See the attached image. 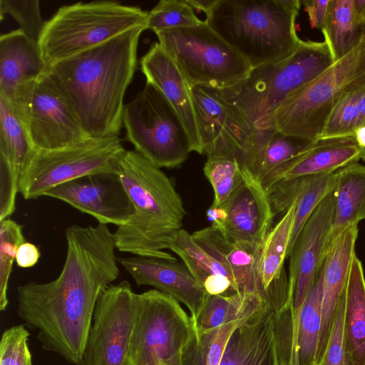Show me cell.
I'll list each match as a JSON object with an SVG mask.
<instances>
[{
    "label": "cell",
    "instance_id": "cell-39",
    "mask_svg": "<svg viewBox=\"0 0 365 365\" xmlns=\"http://www.w3.org/2000/svg\"><path fill=\"white\" fill-rule=\"evenodd\" d=\"M0 14L11 16L29 38L38 43L46 21L43 20L38 0H1Z\"/></svg>",
    "mask_w": 365,
    "mask_h": 365
},
{
    "label": "cell",
    "instance_id": "cell-13",
    "mask_svg": "<svg viewBox=\"0 0 365 365\" xmlns=\"http://www.w3.org/2000/svg\"><path fill=\"white\" fill-rule=\"evenodd\" d=\"M136 293L127 280L100 295L83 349L81 365H130V344Z\"/></svg>",
    "mask_w": 365,
    "mask_h": 365
},
{
    "label": "cell",
    "instance_id": "cell-33",
    "mask_svg": "<svg viewBox=\"0 0 365 365\" xmlns=\"http://www.w3.org/2000/svg\"><path fill=\"white\" fill-rule=\"evenodd\" d=\"M297 205L287 258L313 211L320 202L334 190L336 171L296 178Z\"/></svg>",
    "mask_w": 365,
    "mask_h": 365
},
{
    "label": "cell",
    "instance_id": "cell-27",
    "mask_svg": "<svg viewBox=\"0 0 365 365\" xmlns=\"http://www.w3.org/2000/svg\"><path fill=\"white\" fill-rule=\"evenodd\" d=\"M334 193L335 210L325 253L344 230L365 220V165L356 162L336 170Z\"/></svg>",
    "mask_w": 365,
    "mask_h": 365
},
{
    "label": "cell",
    "instance_id": "cell-43",
    "mask_svg": "<svg viewBox=\"0 0 365 365\" xmlns=\"http://www.w3.org/2000/svg\"><path fill=\"white\" fill-rule=\"evenodd\" d=\"M41 252L36 245L24 242L18 248L15 262L21 268L34 267L39 260Z\"/></svg>",
    "mask_w": 365,
    "mask_h": 365
},
{
    "label": "cell",
    "instance_id": "cell-35",
    "mask_svg": "<svg viewBox=\"0 0 365 365\" xmlns=\"http://www.w3.org/2000/svg\"><path fill=\"white\" fill-rule=\"evenodd\" d=\"M203 172L213 189L211 206L215 207L224 205L243 178L242 167L235 158L207 157Z\"/></svg>",
    "mask_w": 365,
    "mask_h": 365
},
{
    "label": "cell",
    "instance_id": "cell-31",
    "mask_svg": "<svg viewBox=\"0 0 365 365\" xmlns=\"http://www.w3.org/2000/svg\"><path fill=\"white\" fill-rule=\"evenodd\" d=\"M364 27L356 14L354 0H329L322 32L334 61L360 42Z\"/></svg>",
    "mask_w": 365,
    "mask_h": 365
},
{
    "label": "cell",
    "instance_id": "cell-7",
    "mask_svg": "<svg viewBox=\"0 0 365 365\" xmlns=\"http://www.w3.org/2000/svg\"><path fill=\"white\" fill-rule=\"evenodd\" d=\"M138 6L114 1L78 2L60 7L46 21L38 45L46 68L131 29L147 26Z\"/></svg>",
    "mask_w": 365,
    "mask_h": 365
},
{
    "label": "cell",
    "instance_id": "cell-11",
    "mask_svg": "<svg viewBox=\"0 0 365 365\" xmlns=\"http://www.w3.org/2000/svg\"><path fill=\"white\" fill-rule=\"evenodd\" d=\"M192 331L191 317L173 297L155 289L137 294L130 365H182Z\"/></svg>",
    "mask_w": 365,
    "mask_h": 365
},
{
    "label": "cell",
    "instance_id": "cell-36",
    "mask_svg": "<svg viewBox=\"0 0 365 365\" xmlns=\"http://www.w3.org/2000/svg\"><path fill=\"white\" fill-rule=\"evenodd\" d=\"M25 237L23 225L7 218L0 222V310L7 308L8 284L17 250Z\"/></svg>",
    "mask_w": 365,
    "mask_h": 365
},
{
    "label": "cell",
    "instance_id": "cell-16",
    "mask_svg": "<svg viewBox=\"0 0 365 365\" xmlns=\"http://www.w3.org/2000/svg\"><path fill=\"white\" fill-rule=\"evenodd\" d=\"M242 170V182L222 206L227 217L216 227L230 242L260 256L275 215L261 181Z\"/></svg>",
    "mask_w": 365,
    "mask_h": 365
},
{
    "label": "cell",
    "instance_id": "cell-17",
    "mask_svg": "<svg viewBox=\"0 0 365 365\" xmlns=\"http://www.w3.org/2000/svg\"><path fill=\"white\" fill-rule=\"evenodd\" d=\"M43 196L61 200L107 225H123L134 212L118 173L78 178L49 190Z\"/></svg>",
    "mask_w": 365,
    "mask_h": 365
},
{
    "label": "cell",
    "instance_id": "cell-15",
    "mask_svg": "<svg viewBox=\"0 0 365 365\" xmlns=\"http://www.w3.org/2000/svg\"><path fill=\"white\" fill-rule=\"evenodd\" d=\"M202 154L237 159L253 128L218 90L192 87Z\"/></svg>",
    "mask_w": 365,
    "mask_h": 365
},
{
    "label": "cell",
    "instance_id": "cell-30",
    "mask_svg": "<svg viewBox=\"0 0 365 365\" xmlns=\"http://www.w3.org/2000/svg\"><path fill=\"white\" fill-rule=\"evenodd\" d=\"M265 303L264 297L250 292L208 295L198 314L191 317L194 329L202 333L242 319Z\"/></svg>",
    "mask_w": 365,
    "mask_h": 365
},
{
    "label": "cell",
    "instance_id": "cell-19",
    "mask_svg": "<svg viewBox=\"0 0 365 365\" xmlns=\"http://www.w3.org/2000/svg\"><path fill=\"white\" fill-rule=\"evenodd\" d=\"M140 66L146 82L162 92L180 118L188 135L191 152L202 154L192 86L175 62L155 41L140 58Z\"/></svg>",
    "mask_w": 365,
    "mask_h": 365
},
{
    "label": "cell",
    "instance_id": "cell-18",
    "mask_svg": "<svg viewBox=\"0 0 365 365\" xmlns=\"http://www.w3.org/2000/svg\"><path fill=\"white\" fill-rule=\"evenodd\" d=\"M118 262L136 284L170 295L187 307L191 317L198 314L209 295L178 260L133 255L118 257Z\"/></svg>",
    "mask_w": 365,
    "mask_h": 365
},
{
    "label": "cell",
    "instance_id": "cell-46",
    "mask_svg": "<svg viewBox=\"0 0 365 365\" xmlns=\"http://www.w3.org/2000/svg\"><path fill=\"white\" fill-rule=\"evenodd\" d=\"M364 125H365V88L362 90L359 101V119L357 128Z\"/></svg>",
    "mask_w": 365,
    "mask_h": 365
},
{
    "label": "cell",
    "instance_id": "cell-4",
    "mask_svg": "<svg viewBox=\"0 0 365 365\" xmlns=\"http://www.w3.org/2000/svg\"><path fill=\"white\" fill-rule=\"evenodd\" d=\"M299 0H217L205 22L252 68L292 55L302 40L296 30Z\"/></svg>",
    "mask_w": 365,
    "mask_h": 365
},
{
    "label": "cell",
    "instance_id": "cell-2",
    "mask_svg": "<svg viewBox=\"0 0 365 365\" xmlns=\"http://www.w3.org/2000/svg\"><path fill=\"white\" fill-rule=\"evenodd\" d=\"M147 26L122 33L46 68V76L88 138H118L124 96L137 68L139 38Z\"/></svg>",
    "mask_w": 365,
    "mask_h": 365
},
{
    "label": "cell",
    "instance_id": "cell-8",
    "mask_svg": "<svg viewBox=\"0 0 365 365\" xmlns=\"http://www.w3.org/2000/svg\"><path fill=\"white\" fill-rule=\"evenodd\" d=\"M158 43L192 87L229 88L251 70L246 60L202 21L194 26L155 32Z\"/></svg>",
    "mask_w": 365,
    "mask_h": 365
},
{
    "label": "cell",
    "instance_id": "cell-41",
    "mask_svg": "<svg viewBox=\"0 0 365 365\" xmlns=\"http://www.w3.org/2000/svg\"><path fill=\"white\" fill-rule=\"evenodd\" d=\"M344 291L326 351L320 361L316 365H352L344 335Z\"/></svg>",
    "mask_w": 365,
    "mask_h": 365
},
{
    "label": "cell",
    "instance_id": "cell-47",
    "mask_svg": "<svg viewBox=\"0 0 365 365\" xmlns=\"http://www.w3.org/2000/svg\"><path fill=\"white\" fill-rule=\"evenodd\" d=\"M354 4L357 17L365 26V0H354Z\"/></svg>",
    "mask_w": 365,
    "mask_h": 365
},
{
    "label": "cell",
    "instance_id": "cell-14",
    "mask_svg": "<svg viewBox=\"0 0 365 365\" xmlns=\"http://www.w3.org/2000/svg\"><path fill=\"white\" fill-rule=\"evenodd\" d=\"M335 210L334 190L317 205L289 255V289L293 329H297L307 294L319 274Z\"/></svg>",
    "mask_w": 365,
    "mask_h": 365
},
{
    "label": "cell",
    "instance_id": "cell-45",
    "mask_svg": "<svg viewBox=\"0 0 365 365\" xmlns=\"http://www.w3.org/2000/svg\"><path fill=\"white\" fill-rule=\"evenodd\" d=\"M187 1L194 10L202 11L207 15L211 11L217 0H187Z\"/></svg>",
    "mask_w": 365,
    "mask_h": 365
},
{
    "label": "cell",
    "instance_id": "cell-29",
    "mask_svg": "<svg viewBox=\"0 0 365 365\" xmlns=\"http://www.w3.org/2000/svg\"><path fill=\"white\" fill-rule=\"evenodd\" d=\"M344 335L352 365H365V277L355 254L345 289Z\"/></svg>",
    "mask_w": 365,
    "mask_h": 365
},
{
    "label": "cell",
    "instance_id": "cell-12",
    "mask_svg": "<svg viewBox=\"0 0 365 365\" xmlns=\"http://www.w3.org/2000/svg\"><path fill=\"white\" fill-rule=\"evenodd\" d=\"M9 105L34 150L57 149L88 138L45 73L21 88Z\"/></svg>",
    "mask_w": 365,
    "mask_h": 365
},
{
    "label": "cell",
    "instance_id": "cell-10",
    "mask_svg": "<svg viewBox=\"0 0 365 365\" xmlns=\"http://www.w3.org/2000/svg\"><path fill=\"white\" fill-rule=\"evenodd\" d=\"M126 150L118 138H92L53 150H34L19 180L26 200L43 197L63 183L100 173H117Z\"/></svg>",
    "mask_w": 365,
    "mask_h": 365
},
{
    "label": "cell",
    "instance_id": "cell-5",
    "mask_svg": "<svg viewBox=\"0 0 365 365\" xmlns=\"http://www.w3.org/2000/svg\"><path fill=\"white\" fill-rule=\"evenodd\" d=\"M365 87V26L360 42L309 83L289 95L255 128H273L318 140L331 111L347 93Z\"/></svg>",
    "mask_w": 365,
    "mask_h": 365
},
{
    "label": "cell",
    "instance_id": "cell-3",
    "mask_svg": "<svg viewBox=\"0 0 365 365\" xmlns=\"http://www.w3.org/2000/svg\"><path fill=\"white\" fill-rule=\"evenodd\" d=\"M117 173L134 212L114 232L116 249L133 255L177 260L164 250L181 229L187 212L170 179L135 150H126Z\"/></svg>",
    "mask_w": 365,
    "mask_h": 365
},
{
    "label": "cell",
    "instance_id": "cell-9",
    "mask_svg": "<svg viewBox=\"0 0 365 365\" xmlns=\"http://www.w3.org/2000/svg\"><path fill=\"white\" fill-rule=\"evenodd\" d=\"M123 126L135 150L160 169L180 165L191 152L188 135L176 111L148 82L125 105Z\"/></svg>",
    "mask_w": 365,
    "mask_h": 365
},
{
    "label": "cell",
    "instance_id": "cell-42",
    "mask_svg": "<svg viewBox=\"0 0 365 365\" xmlns=\"http://www.w3.org/2000/svg\"><path fill=\"white\" fill-rule=\"evenodd\" d=\"M304 9L312 27L322 30L328 9L329 0H303Z\"/></svg>",
    "mask_w": 365,
    "mask_h": 365
},
{
    "label": "cell",
    "instance_id": "cell-20",
    "mask_svg": "<svg viewBox=\"0 0 365 365\" xmlns=\"http://www.w3.org/2000/svg\"><path fill=\"white\" fill-rule=\"evenodd\" d=\"M34 151L19 117L0 96V222L16 209L20 177Z\"/></svg>",
    "mask_w": 365,
    "mask_h": 365
},
{
    "label": "cell",
    "instance_id": "cell-40",
    "mask_svg": "<svg viewBox=\"0 0 365 365\" xmlns=\"http://www.w3.org/2000/svg\"><path fill=\"white\" fill-rule=\"evenodd\" d=\"M30 334L24 324L5 329L0 341V365H33L28 341Z\"/></svg>",
    "mask_w": 365,
    "mask_h": 365
},
{
    "label": "cell",
    "instance_id": "cell-32",
    "mask_svg": "<svg viewBox=\"0 0 365 365\" xmlns=\"http://www.w3.org/2000/svg\"><path fill=\"white\" fill-rule=\"evenodd\" d=\"M322 278L319 273L308 292L296 335L297 365H315L321 331Z\"/></svg>",
    "mask_w": 365,
    "mask_h": 365
},
{
    "label": "cell",
    "instance_id": "cell-1",
    "mask_svg": "<svg viewBox=\"0 0 365 365\" xmlns=\"http://www.w3.org/2000/svg\"><path fill=\"white\" fill-rule=\"evenodd\" d=\"M66 255L52 281L17 287V314L37 331L42 348L81 365L83 353L101 293L118 277L115 240L107 225H72L65 230Z\"/></svg>",
    "mask_w": 365,
    "mask_h": 365
},
{
    "label": "cell",
    "instance_id": "cell-22",
    "mask_svg": "<svg viewBox=\"0 0 365 365\" xmlns=\"http://www.w3.org/2000/svg\"><path fill=\"white\" fill-rule=\"evenodd\" d=\"M274 310L265 303L230 335L220 365H279Z\"/></svg>",
    "mask_w": 365,
    "mask_h": 365
},
{
    "label": "cell",
    "instance_id": "cell-28",
    "mask_svg": "<svg viewBox=\"0 0 365 365\" xmlns=\"http://www.w3.org/2000/svg\"><path fill=\"white\" fill-rule=\"evenodd\" d=\"M168 249L180 257L197 283L209 295L235 293L225 269L187 231L178 230Z\"/></svg>",
    "mask_w": 365,
    "mask_h": 365
},
{
    "label": "cell",
    "instance_id": "cell-38",
    "mask_svg": "<svg viewBox=\"0 0 365 365\" xmlns=\"http://www.w3.org/2000/svg\"><path fill=\"white\" fill-rule=\"evenodd\" d=\"M202 22L187 0H161L148 14L147 29L155 33L194 26Z\"/></svg>",
    "mask_w": 365,
    "mask_h": 365
},
{
    "label": "cell",
    "instance_id": "cell-34",
    "mask_svg": "<svg viewBox=\"0 0 365 365\" xmlns=\"http://www.w3.org/2000/svg\"><path fill=\"white\" fill-rule=\"evenodd\" d=\"M247 317L202 333L193 327L182 352V365H220L230 335Z\"/></svg>",
    "mask_w": 365,
    "mask_h": 365
},
{
    "label": "cell",
    "instance_id": "cell-49",
    "mask_svg": "<svg viewBox=\"0 0 365 365\" xmlns=\"http://www.w3.org/2000/svg\"><path fill=\"white\" fill-rule=\"evenodd\" d=\"M361 159L365 161V148L362 149V157Z\"/></svg>",
    "mask_w": 365,
    "mask_h": 365
},
{
    "label": "cell",
    "instance_id": "cell-24",
    "mask_svg": "<svg viewBox=\"0 0 365 365\" xmlns=\"http://www.w3.org/2000/svg\"><path fill=\"white\" fill-rule=\"evenodd\" d=\"M46 66L38 43L21 29L0 36V96L11 103L17 91L42 76Z\"/></svg>",
    "mask_w": 365,
    "mask_h": 365
},
{
    "label": "cell",
    "instance_id": "cell-25",
    "mask_svg": "<svg viewBox=\"0 0 365 365\" xmlns=\"http://www.w3.org/2000/svg\"><path fill=\"white\" fill-rule=\"evenodd\" d=\"M192 236L227 272L234 292L257 294L267 301L258 274L259 255L230 242L213 225L195 231Z\"/></svg>",
    "mask_w": 365,
    "mask_h": 365
},
{
    "label": "cell",
    "instance_id": "cell-37",
    "mask_svg": "<svg viewBox=\"0 0 365 365\" xmlns=\"http://www.w3.org/2000/svg\"><path fill=\"white\" fill-rule=\"evenodd\" d=\"M363 88L347 93L339 101L329 115L318 140L354 137L358 126L359 101Z\"/></svg>",
    "mask_w": 365,
    "mask_h": 365
},
{
    "label": "cell",
    "instance_id": "cell-6",
    "mask_svg": "<svg viewBox=\"0 0 365 365\" xmlns=\"http://www.w3.org/2000/svg\"><path fill=\"white\" fill-rule=\"evenodd\" d=\"M334 63L324 41L302 40L289 57L252 68L237 84L218 91L255 128L289 95L309 83Z\"/></svg>",
    "mask_w": 365,
    "mask_h": 365
},
{
    "label": "cell",
    "instance_id": "cell-44",
    "mask_svg": "<svg viewBox=\"0 0 365 365\" xmlns=\"http://www.w3.org/2000/svg\"><path fill=\"white\" fill-rule=\"evenodd\" d=\"M206 215L208 220L212 222V225L215 227L221 225L227 217V213L222 207H215L211 206L207 210Z\"/></svg>",
    "mask_w": 365,
    "mask_h": 365
},
{
    "label": "cell",
    "instance_id": "cell-48",
    "mask_svg": "<svg viewBox=\"0 0 365 365\" xmlns=\"http://www.w3.org/2000/svg\"><path fill=\"white\" fill-rule=\"evenodd\" d=\"M356 142L362 149L365 148V125L356 129L354 135Z\"/></svg>",
    "mask_w": 365,
    "mask_h": 365
},
{
    "label": "cell",
    "instance_id": "cell-26",
    "mask_svg": "<svg viewBox=\"0 0 365 365\" xmlns=\"http://www.w3.org/2000/svg\"><path fill=\"white\" fill-rule=\"evenodd\" d=\"M314 142L285 135L273 128H253L237 160L262 182L276 168Z\"/></svg>",
    "mask_w": 365,
    "mask_h": 365
},
{
    "label": "cell",
    "instance_id": "cell-23",
    "mask_svg": "<svg viewBox=\"0 0 365 365\" xmlns=\"http://www.w3.org/2000/svg\"><path fill=\"white\" fill-rule=\"evenodd\" d=\"M362 148L354 137L317 140L309 147L272 171L262 182L267 191L277 182L335 172L359 162Z\"/></svg>",
    "mask_w": 365,
    "mask_h": 365
},
{
    "label": "cell",
    "instance_id": "cell-21",
    "mask_svg": "<svg viewBox=\"0 0 365 365\" xmlns=\"http://www.w3.org/2000/svg\"><path fill=\"white\" fill-rule=\"evenodd\" d=\"M358 235V225L347 228L331 244L323 259L319 272L322 278L321 331L315 365L322 359L328 344L352 259L356 254Z\"/></svg>",
    "mask_w": 365,
    "mask_h": 365
}]
</instances>
